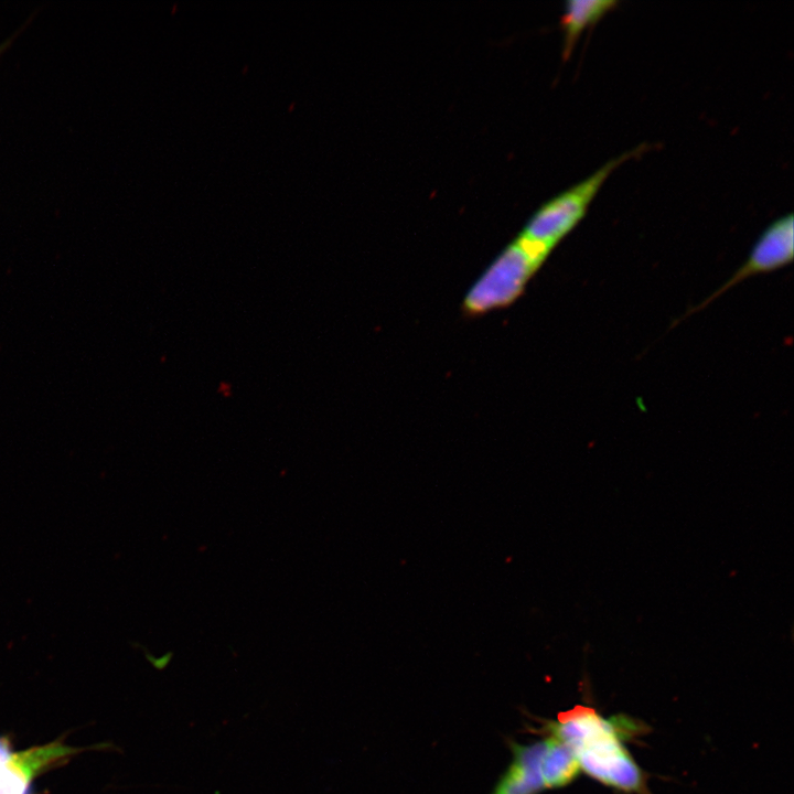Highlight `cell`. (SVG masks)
<instances>
[{
  "mask_svg": "<svg viewBox=\"0 0 794 794\" xmlns=\"http://www.w3.org/2000/svg\"><path fill=\"white\" fill-rule=\"evenodd\" d=\"M77 751L56 741L12 752L0 761V794H26L30 783L41 771Z\"/></svg>",
  "mask_w": 794,
  "mask_h": 794,
  "instance_id": "cell-5",
  "label": "cell"
},
{
  "mask_svg": "<svg viewBox=\"0 0 794 794\" xmlns=\"http://www.w3.org/2000/svg\"><path fill=\"white\" fill-rule=\"evenodd\" d=\"M11 753L10 741L7 738L0 737V761L7 759Z\"/></svg>",
  "mask_w": 794,
  "mask_h": 794,
  "instance_id": "cell-9",
  "label": "cell"
},
{
  "mask_svg": "<svg viewBox=\"0 0 794 794\" xmlns=\"http://www.w3.org/2000/svg\"><path fill=\"white\" fill-rule=\"evenodd\" d=\"M548 728L571 749L588 775L620 791L648 794L644 774L624 747L616 722L578 705L560 712Z\"/></svg>",
  "mask_w": 794,
  "mask_h": 794,
  "instance_id": "cell-1",
  "label": "cell"
},
{
  "mask_svg": "<svg viewBox=\"0 0 794 794\" xmlns=\"http://www.w3.org/2000/svg\"><path fill=\"white\" fill-rule=\"evenodd\" d=\"M546 740L540 770L545 787H561L579 774V763L571 749L554 736Z\"/></svg>",
  "mask_w": 794,
  "mask_h": 794,
  "instance_id": "cell-8",
  "label": "cell"
},
{
  "mask_svg": "<svg viewBox=\"0 0 794 794\" xmlns=\"http://www.w3.org/2000/svg\"><path fill=\"white\" fill-rule=\"evenodd\" d=\"M547 255L517 237L487 268L464 299L468 314L505 307L523 291Z\"/></svg>",
  "mask_w": 794,
  "mask_h": 794,
  "instance_id": "cell-3",
  "label": "cell"
},
{
  "mask_svg": "<svg viewBox=\"0 0 794 794\" xmlns=\"http://www.w3.org/2000/svg\"><path fill=\"white\" fill-rule=\"evenodd\" d=\"M546 740L528 745L511 743L513 760L492 794H538L545 788L540 763Z\"/></svg>",
  "mask_w": 794,
  "mask_h": 794,
  "instance_id": "cell-6",
  "label": "cell"
},
{
  "mask_svg": "<svg viewBox=\"0 0 794 794\" xmlns=\"http://www.w3.org/2000/svg\"><path fill=\"white\" fill-rule=\"evenodd\" d=\"M619 2L615 0H569L560 18L562 58L567 60L582 32L594 25Z\"/></svg>",
  "mask_w": 794,
  "mask_h": 794,
  "instance_id": "cell-7",
  "label": "cell"
},
{
  "mask_svg": "<svg viewBox=\"0 0 794 794\" xmlns=\"http://www.w3.org/2000/svg\"><path fill=\"white\" fill-rule=\"evenodd\" d=\"M645 149L646 144H641L611 159L584 180L544 203L532 215L518 237L548 255L583 218L613 171Z\"/></svg>",
  "mask_w": 794,
  "mask_h": 794,
  "instance_id": "cell-2",
  "label": "cell"
},
{
  "mask_svg": "<svg viewBox=\"0 0 794 794\" xmlns=\"http://www.w3.org/2000/svg\"><path fill=\"white\" fill-rule=\"evenodd\" d=\"M794 255V219L790 213L770 224L753 245L743 265L727 280L721 288L705 300L701 309L734 285L748 277L770 272L786 266Z\"/></svg>",
  "mask_w": 794,
  "mask_h": 794,
  "instance_id": "cell-4",
  "label": "cell"
},
{
  "mask_svg": "<svg viewBox=\"0 0 794 794\" xmlns=\"http://www.w3.org/2000/svg\"><path fill=\"white\" fill-rule=\"evenodd\" d=\"M7 45H8V44L4 43V44H2V45L0 46V54H1V52L7 47Z\"/></svg>",
  "mask_w": 794,
  "mask_h": 794,
  "instance_id": "cell-10",
  "label": "cell"
}]
</instances>
